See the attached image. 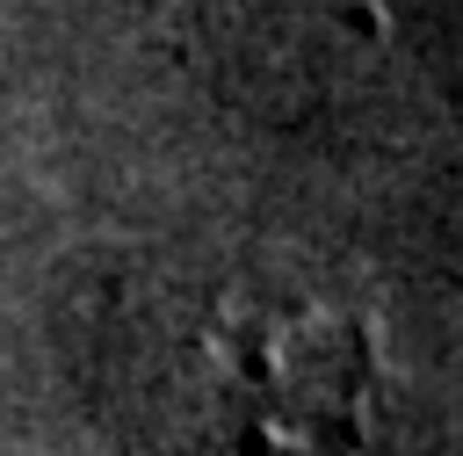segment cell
Returning a JSON list of instances; mask_svg holds the SVG:
<instances>
[{"label": "cell", "mask_w": 463, "mask_h": 456, "mask_svg": "<svg viewBox=\"0 0 463 456\" xmlns=\"http://www.w3.org/2000/svg\"><path fill=\"white\" fill-rule=\"evenodd\" d=\"M246 456H362L376 413V333L318 297H239L217 333Z\"/></svg>", "instance_id": "6da1fadb"}]
</instances>
